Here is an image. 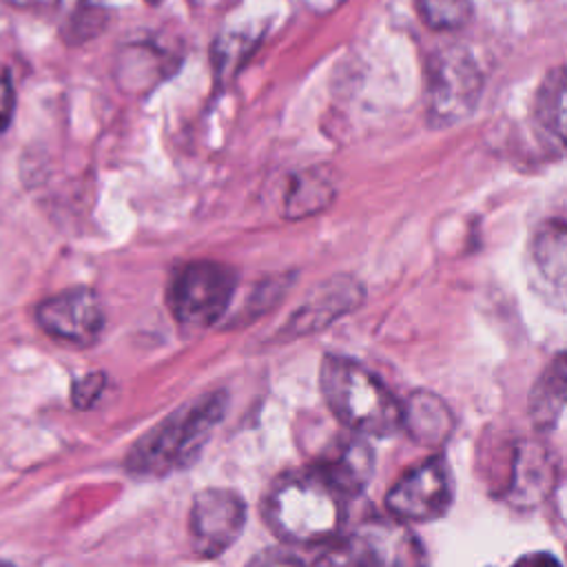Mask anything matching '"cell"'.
Listing matches in <instances>:
<instances>
[{"label":"cell","mask_w":567,"mask_h":567,"mask_svg":"<svg viewBox=\"0 0 567 567\" xmlns=\"http://www.w3.org/2000/svg\"><path fill=\"white\" fill-rule=\"evenodd\" d=\"M246 525V505L239 494L221 487H208L195 494L188 516V536L193 551L213 558L224 554Z\"/></svg>","instance_id":"cell-6"},{"label":"cell","mask_w":567,"mask_h":567,"mask_svg":"<svg viewBox=\"0 0 567 567\" xmlns=\"http://www.w3.org/2000/svg\"><path fill=\"white\" fill-rule=\"evenodd\" d=\"M35 319L51 339L75 348L95 343L104 328L100 297L82 286L44 299L35 310Z\"/></svg>","instance_id":"cell-9"},{"label":"cell","mask_w":567,"mask_h":567,"mask_svg":"<svg viewBox=\"0 0 567 567\" xmlns=\"http://www.w3.org/2000/svg\"><path fill=\"white\" fill-rule=\"evenodd\" d=\"M423 22L439 31L463 29L474 13L472 0H414Z\"/></svg>","instance_id":"cell-18"},{"label":"cell","mask_w":567,"mask_h":567,"mask_svg":"<svg viewBox=\"0 0 567 567\" xmlns=\"http://www.w3.org/2000/svg\"><path fill=\"white\" fill-rule=\"evenodd\" d=\"M317 470L346 496L359 494L374 470V454L370 445L354 436L334 445L317 465Z\"/></svg>","instance_id":"cell-13"},{"label":"cell","mask_w":567,"mask_h":567,"mask_svg":"<svg viewBox=\"0 0 567 567\" xmlns=\"http://www.w3.org/2000/svg\"><path fill=\"white\" fill-rule=\"evenodd\" d=\"M363 299V288L352 277H332L323 284H319L308 299L292 312L286 334L299 337L310 334L317 330H323L339 317L354 310Z\"/></svg>","instance_id":"cell-11"},{"label":"cell","mask_w":567,"mask_h":567,"mask_svg":"<svg viewBox=\"0 0 567 567\" xmlns=\"http://www.w3.org/2000/svg\"><path fill=\"white\" fill-rule=\"evenodd\" d=\"M532 259L538 277L556 288L563 299L567 279V228L563 219H549L538 226L532 239Z\"/></svg>","instance_id":"cell-14"},{"label":"cell","mask_w":567,"mask_h":567,"mask_svg":"<svg viewBox=\"0 0 567 567\" xmlns=\"http://www.w3.org/2000/svg\"><path fill=\"white\" fill-rule=\"evenodd\" d=\"M452 503V476L441 456L427 458L405 472L388 492L385 505L401 520H432Z\"/></svg>","instance_id":"cell-7"},{"label":"cell","mask_w":567,"mask_h":567,"mask_svg":"<svg viewBox=\"0 0 567 567\" xmlns=\"http://www.w3.org/2000/svg\"><path fill=\"white\" fill-rule=\"evenodd\" d=\"M558 478V465L551 450L538 441H520L514 447L507 501L516 509H534L547 501Z\"/></svg>","instance_id":"cell-10"},{"label":"cell","mask_w":567,"mask_h":567,"mask_svg":"<svg viewBox=\"0 0 567 567\" xmlns=\"http://www.w3.org/2000/svg\"><path fill=\"white\" fill-rule=\"evenodd\" d=\"M18 7H47V4H53L55 0H9Z\"/></svg>","instance_id":"cell-21"},{"label":"cell","mask_w":567,"mask_h":567,"mask_svg":"<svg viewBox=\"0 0 567 567\" xmlns=\"http://www.w3.org/2000/svg\"><path fill=\"white\" fill-rule=\"evenodd\" d=\"M146 2H159V0H146Z\"/></svg>","instance_id":"cell-22"},{"label":"cell","mask_w":567,"mask_h":567,"mask_svg":"<svg viewBox=\"0 0 567 567\" xmlns=\"http://www.w3.org/2000/svg\"><path fill=\"white\" fill-rule=\"evenodd\" d=\"M534 122L543 142L560 155L563 142H565V71L563 66L551 69L543 80L534 102Z\"/></svg>","instance_id":"cell-16"},{"label":"cell","mask_w":567,"mask_h":567,"mask_svg":"<svg viewBox=\"0 0 567 567\" xmlns=\"http://www.w3.org/2000/svg\"><path fill=\"white\" fill-rule=\"evenodd\" d=\"M319 560L354 565H416L423 560V549L401 523L370 520L341 543L339 549H332Z\"/></svg>","instance_id":"cell-8"},{"label":"cell","mask_w":567,"mask_h":567,"mask_svg":"<svg viewBox=\"0 0 567 567\" xmlns=\"http://www.w3.org/2000/svg\"><path fill=\"white\" fill-rule=\"evenodd\" d=\"M104 383H106V377L102 372H89V374L80 377L71 388L73 405L80 408V410L91 408L100 399V394L104 390Z\"/></svg>","instance_id":"cell-19"},{"label":"cell","mask_w":567,"mask_h":567,"mask_svg":"<svg viewBox=\"0 0 567 567\" xmlns=\"http://www.w3.org/2000/svg\"><path fill=\"white\" fill-rule=\"evenodd\" d=\"M401 427L414 443L434 447L454 432V414L439 394L416 390L401 405Z\"/></svg>","instance_id":"cell-12"},{"label":"cell","mask_w":567,"mask_h":567,"mask_svg":"<svg viewBox=\"0 0 567 567\" xmlns=\"http://www.w3.org/2000/svg\"><path fill=\"white\" fill-rule=\"evenodd\" d=\"M334 199V182L321 168H308L290 179L284 213L290 219H301L326 210Z\"/></svg>","instance_id":"cell-17"},{"label":"cell","mask_w":567,"mask_h":567,"mask_svg":"<svg viewBox=\"0 0 567 567\" xmlns=\"http://www.w3.org/2000/svg\"><path fill=\"white\" fill-rule=\"evenodd\" d=\"M13 113V86L9 73L0 71V133L9 126Z\"/></svg>","instance_id":"cell-20"},{"label":"cell","mask_w":567,"mask_h":567,"mask_svg":"<svg viewBox=\"0 0 567 567\" xmlns=\"http://www.w3.org/2000/svg\"><path fill=\"white\" fill-rule=\"evenodd\" d=\"M346 494L317 467L279 476L264 503L268 527L292 545H326L346 523Z\"/></svg>","instance_id":"cell-1"},{"label":"cell","mask_w":567,"mask_h":567,"mask_svg":"<svg viewBox=\"0 0 567 567\" xmlns=\"http://www.w3.org/2000/svg\"><path fill=\"white\" fill-rule=\"evenodd\" d=\"M567 390L565 352H558L554 361L543 370L529 392V419L538 430H554L563 416Z\"/></svg>","instance_id":"cell-15"},{"label":"cell","mask_w":567,"mask_h":567,"mask_svg":"<svg viewBox=\"0 0 567 567\" xmlns=\"http://www.w3.org/2000/svg\"><path fill=\"white\" fill-rule=\"evenodd\" d=\"M226 392H206L153 425L126 454L128 472L164 476L193 463L226 410Z\"/></svg>","instance_id":"cell-2"},{"label":"cell","mask_w":567,"mask_h":567,"mask_svg":"<svg viewBox=\"0 0 567 567\" xmlns=\"http://www.w3.org/2000/svg\"><path fill=\"white\" fill-rule=\"evenodd\" d=\"M237 286L230 266L217 261L184 264L168 288V306L173 317L193 328H208L224 317Z\"/></svg>","instance_id":"cell-5"},{"label":"cell","mask_w":567,"mask_h":567,"mask_svg":"<svg viewBox=\"0 0 567 567\" xmlns=\"http://www.w3.org/2000/svg\"><path fill=\"white\" fill-rule=\"evenodd\" d=\"M321 392L332 414L361 436H390L401 427V403L361 363L330 354L321 365Z\"/></svg>","instance_id":"cell-3"},{"label":"cell","mask_w":567,"mask_h":567,"mask_svg":"<svg viewBox=\"0 0 567 567\" xmlns=\"http://www.w3.org/2000/svg\"><path fill=\"white\" fill-rule=\"evenodd\" d=\"M483 78L476 60L461 47L436 51L425 71L427 117L439 126L465 120L481 95Z\"/></svg>","instance_id":"cell-4"}]
</instances>
